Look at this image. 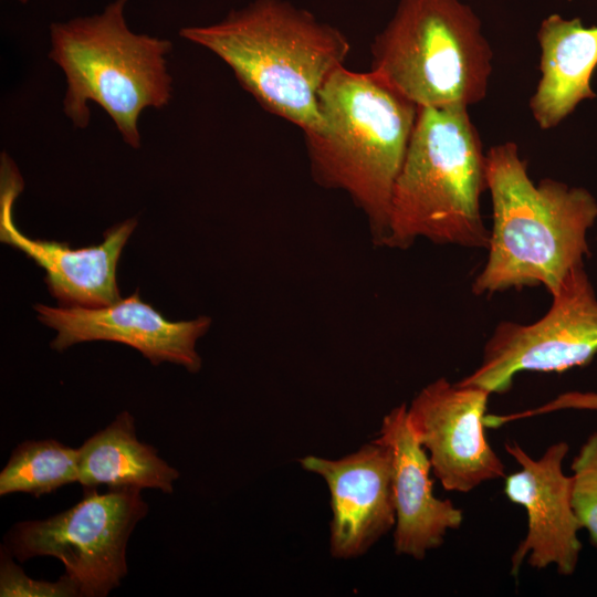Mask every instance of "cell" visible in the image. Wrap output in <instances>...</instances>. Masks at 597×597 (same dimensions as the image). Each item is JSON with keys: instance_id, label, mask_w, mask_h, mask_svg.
Listing matches in <instances>:
<instances>
[{"instance_id": "6da1fadb", "label": "cell", "mask_w": 597, "mask_h": 597, "mask_svg": "<svg viewBox=\"0 0 597 597\" xmlns=\"http://www.w3.org/2000/svg\"><path fill=\"white\" fill-rule=\"evenodd\" d=\"M492 203L488 260L472 283L475 295L542 285L552 295L589 256L587 232L597 200L585 188L545 178L535 184L513 142L485 153Z\"/></svg>"}, {"instance_id": "7a4b0ae2", "label": "cell", "mask_w": 597, "mask_h": 597, "mask_svg": "<svg viewBox=\"0 0 597 597\" xmlns=\"http://www.w3.org/2000/svg\"><path fill=\"white\" fill-rule=\"evenodd\" d=\"M179 34L214 53L261 107L304 134L318 128L320 92L350 51L339 29L287 0H254Z\"/></svg>"}, {"instance_id": "3957f363", "label": "cell", "mask_w": 597, "mask_h": 597, "mask_svg": "<svg viewBox=\"0 0 597 597\" xmlns=\"http://www.w3.org/2000/svg\"><path fill=\"white\" fill-rule=\"evenodd\" d=\"M321 123L304 134L312 174L348 193L384 245L396 179L418 106L374 73L335 70L320 92Z\"/></svg>"}, {"instance_id": "277c9868", "label": "cell", "mask_w": 597, "mask_h": 597, "mask_svg": "<svg viewBox=\"0 0 597 597\" xmlns=\"http://www.w3.org/2000/svg\"><path fill=\"white\" fill-rule=\"evenodd\" d=\"M486 190L485 153L467 107H418L396 179L386 247L406 249L423 238L437 244L488 249L480 198Z\"/></svg>"}, {"instance_id": "5b68a950", "label": "cell", "mask_w": 597, "mask_h": 597, "mask_svg": "<svg viewBox=\"0 0 597 597\" xmlns=\"http://www.w3.org/2000/svg\"><path fill=\"white\" fill-rule=\"evenodd\" d=\"M126 2L115 0L102 13L52 23L49 57L64 73L63 111L73 126L87 127L88 102H94L113 119L124 142L139 148L140 114L171 98L166 56L172 44L130 31L124 18Z\"/></svg>"}, {"instance_id": "8992f818", "label": "cell", "mask_w": 597, "mask_h": 597, "mask_svg": "<svg viewBox=\"0 0 597 597\" xmlns=\"http://www.w3.org/2000/svg\"><path fill=\"white\" fill-rule=\"evenodd\" d=\"M370 51V72L418 107L469 108L486 96L493 52L461 0H400Z\"/></svg>"}, {"instance_id": "52a82bcc", "label": "cell", "mask_w": 597, "mask_h": 597, "mask_svg": "<svg viewBox=\"0 0 597 597\" xmlns=\"http://www.w3.org/2000/svg\"><path fill=\"white\" fill-rule=\"evenodd\" d=\"M137 488H84L70 509L45 520L14 524L4 547L20 562L52 556L62 562L81 597H105L127 575L126 548L148 504Z\"/></svg>"}, {"instance_id": "ba28073f", "label": "cell", "mask_w": 597, "mask_h": 597, "mask_svg": "<svg viewBox=\"0 0 597 597\" xmlns=\"http://www.w3.org/2000/svg\"><path fill=\"white\" fill-rule=\"evenodd\" d=\"M552 297L547 313L534 323L498 324L480 365L457 383L504 394L519 373H562L589 364L597 354V297L584 264L566 275Z\"/></svg>"}, {"instance_id": "9c48e42d", "label": "cell", "mask_w": 597, "mask_h": 597, "mask_svg": "<svg viewBox=\"0 0 597 597\" xmlns=\"http://www.w3.org/2000/svg\"><path fill=\"white\" fill-rule=\"evenodd\" d=\"M490 395L441 377L422 388L407 408L408 425L429 451L431 470L447 491L469 492L506 476L485 433Z\"/></svg>"}, {"instance_id": "30bf717a", "label": "cell", "mask_w": 597, "mask_h": 597, "mask_svg": "<svg viewBox=\"0 0 597 597\" xmlns=\"http://www.w3.org/2000/svg\"><path fill=\"white\" fill-rule=\"evenodd\" d=\"M0 240L18 249L45 271L44 282L60 306L103 307L121 300L116 268L137 226L135 218L117 223L97 245L72 249L69 243L31 239L13 220V205L23 179L7 154L1 155Z\"/></svg>"}, {"instance_id": "8fae6325", "label": "cell", "mask_w": 597, "mask_h": 597, "mask_svg": "<svg viewBox=\"0 0 597 597\" xmlns=\"http://www.w3.org/2000/svg\"><path fill=\"white\" fill-rule=\"evenodd\" d=\"M505 451L520 470L505 476L504 493L527 515V532L512 555L511 574L517 575L525 557L534 568L555 565L561 575L574 574L582 551V527L572 506V476L562 469L568 443H553L540 459H533L516 442H506Z\"/></svg>"}, {"instance_id": "7c38bea8", "label": "cell", "mask_w": 597, "mask_h": 597, "mask_svg": "<svg viewBox=\"0 0 597 597\" xmlns=\"http://www.w3.org/2000/svg\"><path fill=\"white\" fill-rule=\"evenodd\" d=\"M34 310L40 322L57 332L51 343L57 352L83 342L111 341L136 348L153 365L169 362L191 373L201 368L196 342L211 323L208 316L171 322L143 302L138 289L108 306L51 307L36 304Z\"/></svg>"}, {"instance_id": "4fadbf2b", "label": "cell", "mask_w": 597, "mask_h": 597, "mask_svg": "<svg viewBox=\"0 0 597 597\" xmlns=\"http://www.w3.org/2000/svg\"><path fill=\"white\" fill-rule=\"evenodd\" d=\"M300 463L328 485L334 557L360 556L396 524L392 453L378 438L338 460L308 455Z\"/></svg>"}, {"instance_id": "5bb4252c", "label": "cell", "mask_w": 597, "mask_h": 597, "mask_svg": "<svg viewBox=\"0 0 597 597\" xmlns=\"http://www.w3.org/2000/svg\"><path fill=\"white\" fill-rule=\"evenodd\" d=\"M379 433L392 453L395 551L422 559L443 543L448 530L460 527L462 511L434 496L429 457L408 425L406 405L384 417Z\"/></svg>"}, {"instance_id": "9a60e30c", "label": "cell", "mask_w": 597, "mask_h": 597, "mask_svg": "<svg viewBox=\"0 0 597 597\" xmlns=\"http://www.w3.org/2000/svg\"><path fill=\"white\" fill-rule=\"evenodd\" d=\"M537 42L541 78L530 109L540 128L551 129L596 96L590 81L597 67V25L586 28L579 18L554 13L542 21Z\"/></svg>"}, {"instance_id": "2e32d148", "label": "cell", "mask_w": 597, "mask_h": 597, "mask_svg": "<svg viewBox=\"0 0 597 597\" xmlns=\"http://www.w3.org/2000/svg\"><path fill=\"white\" fill-rule=\"evenodd\" d=\"M78 483L84 488H137L174 492L179 472L138 440L134 417L122 411L77 448Z\"/></svg>"}, {"instance_id": "e0dca14e", "label": "cell", "mask_w": 597, "mask_h": 597, "mask_svg": "<svg viewBox=\"0 0 597 597\" xmlns=\"http://www.w3.org/2000/svg\"><path fill=\"white\" fill-rule=\"evenodd\" d=\"M78 482V451L54 439L18 444L0 473V495L29 493L35 498Z\"/></svg>"}, {"instance_id": "ac0fdd59", "label": "cell", "mask_w": 597, "mask_h": 597, "mask_svg": "<svg viewBox=\"0 0 597 597\" xmlns=\"http://www.w3.org/2000/svg\"><path fill=\"white\" fill-rule=\"evenodd\" d=\"M570 469L572 506L589 541L597 549V429L588 436Z\"/></svg>"}, {"instance_id": "d6986e66", "label": "cell", "mask_w": 597, "mask_h": 597, "mask_svg": "<svg viewBox=\"0 0 597 597\" xmlns=\"http://www.w3.org/2000/svg\"><path fill=\"white\" fill-rule=\"evenodd\" d=\"M12 557L3 546L0 562L1 597H81L78 587L66 574L56 582L33 579Z\"/></svg>"}, {"instance_id": "ffe728a7", "label": "cell", "mask_w": 597, "mask_h": 597, "mask_svg": "<svg viewBox=\"0 0 597 597\" xmlns=\"http://www.w3.org/2000/svg\"><path fill=\"white\" fill-rule=\"evenodd\" d=\"M21 2H27L28 0H20Z\"/></svg>"}]
</instances>
